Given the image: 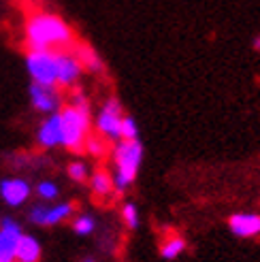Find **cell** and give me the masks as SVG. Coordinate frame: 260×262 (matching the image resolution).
Returning a JSON list of instances; mask_svg holds the SVG:
<instances>
[{"label":"cell","mask_w":260,"mask_h":262,"mask_svg":"<svg viewBox=\"0 0 260 262\" xmlns=\"http://www.w3.org/2000/svg\"><path fill=\"white\" fill-rule=\"evenodd\" d=\"M24 38L28 49L62 51L75 43V32L56 13H34L26 21Z\"/></svg>","instance_id":"1"},{"label":"cell","mask_w":260,"mask_h":262,"mask_svg":"<svg viewBox=\"0 0 260 262\" xmlns=\"http://www.w3.org/2000/svg\"><path fill=\"white\" fill-rule=\"evenodd\" d=\"M111 156H113V166H115V171L111 175L113 190L118 194H124L139 175V168L143 162V145L139 139H133V141L122 139L115 143Z\"/></svg>","instance_id":"2"},{"label":"cell","mask_w":260,"mask_h":262,"mask_svg":"<svg viewBox=\"0 0 260 262\" xmlns=\"http://www.w3.org/2000/svg\"><path fill=\"white\" fill-rule=\"evenodd\" d=\"M58 115H60V133H62L60 147H67L71 151H81L90 135V128H92V109L67 104V107L58 111Z\"/></svg>","instance_id":"3"},{"label":"cell","mask_w":260,"mask_h":262,"mask_svg":"<svg viewBox=\"0 0 260 262\" xmlns=\"http://www.w3.org/2000/svg\"><path fill=\"white\" fill-rule=\"evenodd\" d=\"M26 71L30 83L58 88V69H56V51L28 49L26 54Z\"/></svg>","instance_id":"4"},{"label":"cell","mask_w":260,"mask_h":262,"mask_svg":"<svg viewBox=\"0 0 260 262\" xmlns=\"http://www.w3.org/2000/svg\"><path fill=\"white\" fill-rule=\"evenodd\" d=\"M122 117H124V107L120 98H107L105 104L98 109V113L94 115V128L96 133L107 139L109 143H118L120 141V124H122Z\"/></svg>","instance_id":"5"},{"label":"cell","mask_w":260,"mask_h":262,"mask_svg":"<svg viewBox=\"0 0 260 262\" xmlns=\"http://www.w3.org/2000/svg\"><path fill=\"white\" fill-rule=\"evenodd\" d=\"M56 69H58V88H67V90L75 88L83 75L79 58L75 56V51L69 49L56 51Z\"/></svg>","instance_id":"6"},{"label":"cell","mask_w":260,"mask_h":262,"mask_svg":"<svg viewBox=\"0 0 260 262\" xmlns=\"http://www.w3.org/2000/svg\"><path fill=\"white\" fill-rule=\"evenodd\" d=\"M73 211H75L73 203H58V205H51V207H47V205H34L30 209L28 217H30L32 224H36V226H56V224H60V222L69 220L73 215Z\"/></svg>","instance_id":"7"},{"label":"cell","mask_w":260,"mask_h":262,"mask_svg":"<svg viewBox=\"0 0 260 262\" xmlns=\"http://www.w3.org/2000/svg\"><path fill=\"white\" fill-rule=\"evenodd\" d=\"M28 96H30V104L32 109L43 113V115H51L62 109V96L58 88H47V85H38V83H30L28 88Z\"/></svg>","instance_id":"8"},{"label":"cell","mask_w":260,"mask_h":262,"mask_svg":"<svg viewBox=\"0 0 260 262\" xmlns=\"http://www.w3.org/2000/svg\"><path fill=\"white\" fill-rule=\"evenodd\" d=\"M21 226L15 220L5 217L0 222V262H13L15 256V247L21 237Z\"/></svg>","instance_id":"9"},{"label":"cell","mask_w":260,"mask_h":262,"mask_svg":"<svg viewBox=\"0 0 260 262\" xmlns=\"http://www.w3.org/2000/svg\"><path fill=\"white\" fill-rule=\"evenodd\" d=\"M30 183L21 177H9L0 181V199H3L9 207H19L30 199Z\"/></svg>","instance_id":"10"},{"label":"cell","mask_w":260,"mask_h":262,"mask_svg":"<svg viewBox=\"0 0 260 262\" xmlns=\"http://www.w3.org/2000/svg\"><path fill=\"white\" fill-rule=\"evenodd\" d=\"M36 143L45 149H54L60 147L62 143V133H60V115L58 111L47 115L41 122V126L36 128Z\"/></svg>","instance_id":"11"},{"label":"cell","mask_w":260,"mask_h":262,"mask_svg":"<svg viewBox=\"0 0 260 262\" xmlns=\"http://www.w3.org/2000/svg\"><path fill=\"white\" fill-rule=\"evenodd\" d=\"M230 232L239 239H252L260 234V213H235L228 220Z\"/></svg>","instance_id":"12"},{"label":"cell","mask_w":260,"mask_h":262,"mask_svg":"<svg viewBox=\"0 0 260 262\" xmlns=\"http://www.w3.org/2000/svg\"><path fill=\"white\" fill-rule=\"evenodd\" d=\"M41 260V243H38L32 234H21L13 262H38Z\"/></svg>","instance_id":"13"},{"label":"cell","mask_w":260,"mask_h":262,"mask_svg":"<svg viewBox=\"0 0 260 262\" xmlns=\"http://www.w3.org/2000/svg\"><path fill=\"white\" fill-rule=\"evenodd\" d=\"M75 56L79 58L83 71H90V73H94V75L105 73V62H102V58L96 54V49H92L90 45L79 43V45L75 47Z\"/></svg>","instance_id":"14"},{"label":"cell","mask_w":260,"mask_h":262,"mask_svg":"<svg viewBox=\"0 0 260 262\" xmlns=\"http://www.w3.org/2000/svg\"><path fill=\"white\" fill-rule=\"evenodd\" d=\"M90 186H92V192L96 196L105 199V196H109L113 192V179L107 171H96L92 175V179H90Z\"/></svg>","instance_id":"15"},{"label":"cell","mask_w":260,"mask_h":262,"mask_svg":"<svg viewBox=\"0 0 260 262\" xmlns=\"http://www.w3.org/2000/svg\"><path fill=\"white\" fill-rule=\"evenodd\" d=\"M184 250H186V239L173 234V237H168V239L160 245V256H162L164 260H173V258H177L179 254H184Z\"/></svg>","instance_id":"16"},{"label":"cell","mask_w":260,"mask_h":262,"mask_svg":"<svg viewBox=\"0 0 260 262\" xmlns=\"http://www.w3.org/2000/svg\"><path fill=\"white\" fill-rule=\"evenodd\" d=\"M83 149L90 156H94V158H102V156H107V151H109V141L102 139L100 135H88Z\"/></svg>","instance_id":"17"},{"label":"cell","mask_w":260,"mask_h":262,"mask_svg":"<svg viewBox=\"0 0 260 262\" xmlns=\"http://www.w3.org/2000/svg\"><path fill=\"white\" fill-rule=\"evenodd\" d=\"M133 141L139 139V124L133 115H124L122 117V124H120V141Z\"/></svg>","instance_id":"18"},{"label":"cell","mask_w":260,"mask_h":262,"mask_svg":"<svg viewBox=\"0 0 260 262\" xmlns=\"http://www.w3.org/2000/svg\"><path fill=\"white\" fill-rule=\"evenodd\" d=\"M94 228H96V220L92 215H88V213L75 217V222H73V230L77 234H81V237H85V234H92Z\"/></svg>","instance_id":"19"},{"label":"cell","mask_w":260,"mask_h":262,"mask_svg":"<svg viewBox=\"0 0 260 262\" xmlns=\"http://www.w3.org/2000/svg\"><path fill=\"white\" fill-rule=\"evenodd\" d=\"M36 194H38V199H43V201H54V199H58L60 190H58V186L54 181L45 179V181H41L36 186Z\"/></svg>","instance_id":"20"},{"label":"cell","mask_w":260,"mask_h":262,"mask_svg":"<svg viewBox=\"0 0 260 262\" xmlns=\"http://www.w3.org/2000/svg\"><path fill=\"white\" fill-rule=\"evenodd\" d=\"M69 177L73 179V181H85L88 177H90V168H88V164L83 162V160H75V162H71L69 164Z\"/></svg>","instance_id":"21"},{"label":"cell","mask_w":260,"mask_h":262,"mask_svg":"<svg viewBox=\"0 0 260 262\" xmlns=\"http://www.w3.org/2000/svg\"><path fill=\"white\" fill-rule=\"evenodd\" d=\"M122 217H124V224H126L130 230H135V228L139 226V209H137V205L126 203V205L122 207Z\"/></svg>","instance_id":"22"},{"label":"cell","mask_w":260,"mask_h":262,"mask_svg":"<svg viewBox=\"0 0 260 262\" xmlns=\"http://www.w3.org/2000/svg\"><path fill=\"white\" fill-rule=\"evenodd\" d=\"M69 104H73V107H90V100H88V96L83 94L81 90H75L71 94V102Z\"/></svg>","instance_id":"23"},{"label":"cell","mask_w":260,"mask_h":262,"mask_svg":"<svg viewBox=\"0 0 260 262\" xmlns=\"http://www.w3.org/2000/svg\"><path fill=\"white\" fill-rule=\"evenodd\" d=\"M252 47H254V51H260V34H256V36H254Z\"/></svg>","instance_id":"24"},{"label":"cell","mask_w":260,"mask_h":262,"mask_svg":"<svg viewBox=\"0 0 260 262\" xmlns=\"http://www.w3.org/2000/svg\"><path fill=\"white\" fill-rule=\"evenodd\" d=\"M83 262H94V260H92V258H88V260H83Z\"/></svg>","instance_id":"25"}]
</instances>
